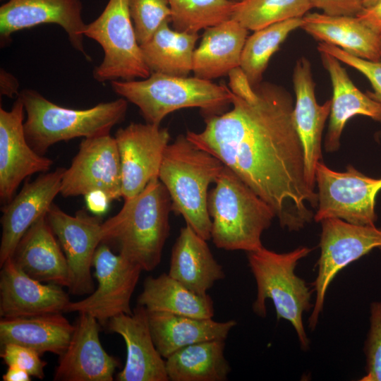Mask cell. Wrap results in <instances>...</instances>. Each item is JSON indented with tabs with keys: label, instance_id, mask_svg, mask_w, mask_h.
Wrapping results in <instances>:
<instances>
[{
	"label": "cell",
	"instance_id": "ffe728a7",
	"mask_svg": "<svg viewBox=\"0 0 381 381\" xmlns=\"http://www.w3.org/2000/svg\"><path fill=\"white\" fill-rule=\"evenodd\" d=\"M0 316L32 317L64 313L70 303L63 286L43 284L23 272L9 258L1 266Z\"/></svg>",
	"mask_w": 381,
	"mask_h": 381
},
{
	"label": "cell",
	"instance_id": "f35d334b",
	"mask_svg": "<svg viewBox=\"0 0 381 381\" xmlns=\"http://www.w3.org/2000/svg\"><path fill=\"white\" fill-rule=\"evenodd\" d=\"M311 4L330 16H357L364 9L362 0H311Z\"/></svg>",
	"mask_w": 381,
	"mask_h": 381
},
{
	"label": "cell",
	"instance_id": "8fae6325",
	"mask_svg": "<svg viewBox=\"0 0 381 381\" xmlns=\"http://www.w3.org/2000/svg\"><path fill=\"white\" fill-rule=\"evenodd\" d=\"M98 286L87 298L70 301L64 313H87L101 324L121 314H131V299L142 268L102 242L92 262Z\"/></svg>",
	"mask_w": 381,
	"mask_h": 381
},
{
	"label": "cell",
	"instance_id": "8d00e7d4",
	"mask_svg": "<svg viewBox=\"0 0 381 381\" xmlns=\"http://www.w3.org/2000/svg\"><path fill=\"white\" fill-rule=\"evenodd\" d=\"M319 52L329 54L344 63L361 73L370 83L373 93L368 95L381 103V60L373 61L354 56L340 48L325 42H319Z\"/></svg>",
	"mask_w": 381,
	"mask_h": 381
},
{
	"label": "cell",
	"instance_id": "d590c367",
	"mask_svg": "<svg viewBox=\"0 0 381 381\" xmlns=\"http://www.w3.org/2000/svg\"><path fill=\"white\" fill-rule=\"evenodd\" d=\"M365 374L361 381H381V301L370 306V327L364 344Z\"/></svg>",
	"mask_w": 381,
	"mask_h": 381
},
{
	"label": "cell",
	"instance_id": "52a82bcc",
	"mask_svg": "<svg viewBox=\"0 0 381 381\" xmlns=\"http://www.w3.org/2000/svg\"><path fill=\"white\" fill-rule=\"evenodd\" d=\"M113 90L137 106L147 123L160 126L170 113L197 107L216 114L231 104L234 93L224 85L195 76L151 73L142 80L111 81Z\"/></svg>",
	"mask_w": 381,
	"mask_h": 381
},
{
	"label": "cell",
	"instance_id": "e0dca14e",
	"mask_svg": "<svg viewBox=\"0 0 381 381\" xmlns=\"http://www.w3.org/2000/svg\"><path fill=\"white\" fill-rule=\"evenodd\" d=\"M65 168L44 172L24 184L20 192L4 205L1 217L0 266L11 258L23 236L53 204L60 193Z\"/></svg>",
	"mask_w": 381,
	"mask_h": 381
},
{
	"label": "cell",
	"instance_id": "f6af8a7d",
	"mask_svg": "<svg viewBox=\"0 0 381 381\" xmlns=\"http://www.w3.org/2000/svg\"><path fill=\"white\" fill-rule=\"evenodd\" d=\"M378 0H362L364 8L374 5Z\"/></svg>",
	"mask_w": 381,
	"mask_h": 381
},
{
	"label": "cell",
	"instance_id": "bcb514c9",
	"mask_svg": "<svg viewBox=\"0 0 381 381\" xmlns=\"http://www.w3.org/2000/svg\"><path fill=\"white\" fill-rule=\"evenodd\" d=\"M231 1H234V2H239V1H243V0H231Z\"/></svg>",
	"mask_w": 381,
	"mask_h": 381
},
{
	"label": "cell",
	"instance_id": "8992f818",
	"mask_svg": "<svg viewBox=\"0 0 381 381\" xmlns=\"http://www.w3.org/2000/svg\"><path fill=\"white\" fill-rule=\"evenodd\" d=\"M310 251V248L301 246L288 253H278L263 246L247 253L248 265L257 286L253 312L265 317V303L270 299L277 320L284 319L291 324L303 351L309 349L310 340L304 328L303 314L313 306L310 303L311 291L306 282L295 274V268Z\"/></svg>",
	"mask_w": 381,
	"mask_h": 381
},
{
	"label": "cell",
	"instance_id": "d6a6232c",
	"mask_svg": "<svg viewBox=\"0 0 381 381\" xmlns=\"http://www.w3.org/2000/svg\"><path fill=\"white\" fill-rule=\"evenodd\" d=\"M313 8L311 0H243L236 2L231 19L248 30L303 18Z\"/></svg>",
	"mask_w": 381,
	"mask_h": 381
},
{
	"label": "cell",
	"instance_id": "83f0119b",
	"mask_svg": "<svg viewBox=\"0 0 381 381\" xmlns=\"http://www.w3.org/2000/svg\"><path fill=\"white\" fill-rule=\"evenodd\" d=\"M75 325L62 315L51 313L32 317L1 318L0 343L16 344L31 349L41 356L45 353L61 356L67 349Z\"/></svg>",
	"mask_w": 381,
	"mask_h": 381
},
{
	"label": "cell",
	"instance_id": "e575fe53",
	"mask_svg": "<svg viewBox=\"0 0 381 381\" xmlns=\"http://www.w3.org/2000/svg\"><path fill=\"white\" fill-rule=\"evenodd\" d=\"M128 6L140 45L147 42L165 21L170 20L167 0H128Z\"/></svg>",
	"mask_w": 381,
	"mask_h": 381
},
{
	"label": "cell",
	"instance_id": "1f68e13d",
	"mask_svg": "<svg viewBox=\"0 0 381 381\" xmlns=\"http://www.w3.org/2000/svg\"><path fill=\"white\" fill-rule=\"evenodd\" d=\"M302 23V18L289 19L253 31L248 37L240 66L253 87L260 83L272 56L292 31L301 28Z\"/></svg>",
	"mask_w": 381,
	"mask_h": 381
},
{
	"label": "cell",
	"instance_id": "b9f144b4",
	"mask_svg": "<svg viewBox=\"0 0 381 381\" xmlns=\"http://www.w3.org/2000/svg\"><path fill=\"white\" fill-rule=\"evenodd\" d=\"M84 197L87 209L97 215L104 214L111 201L107 195L101 191L90 192Z\"/></svg>",
	"mask_w": 381,
	"mask_h": 381
},
{
	"label": "cell",
	"instance_id": "603a6c76",
	"mask_svg": "<svg viewBox=\"0 0 381 381\" xmlns=\"http://www.w3.org/2000/svg\"><path fill=\"white\" fill-rule=\"evenodd\" d=\"M323 66L329 73L332 98L325 149L327 152L339 150L340 138L349 119L363 115L381 123V103L362 92L350 79L340 61L332 55L320 52Z\"/></svg>",
	"mask_w": 381,
	"mask_h": 381
},
{
	"label": "cell",
	"instance_id": "74e56055",
	"mask_svg": "<svg viewBox=\"0 0 381 381\" xmlns=\"http://www.w3.org/2000/svg\"><path fill=\"white\" fill-rule=\"evenodd\" d=\"M1 346L0 356L7 366L21 368L32 377L40 380L44 377V368L47 363L35 351L11 343Z\"/></svg>",
	"mask_w": 381,
	"mask_h": 381
},
{
	"label": "cell",
	"instance_id": "f1b7e54d",
	"mask_svg": "<svg viewBox=\"0 0 381 381\" xmlns=\"http://www.w3.org/2000/svg\"><path fill=\"white\" fill-rule=\"evenodd\" d=\"M138 305L147 311L197 318H212L214 313V303L208 294H195L165 273L145 279Z\"/></svg>",
	"mask_w": 381,
	"mask_h": 381
},
{
	"label": "cell",
	"instance_id": "7a4b0ae2",
	"mask_svg": "<svg viewBox=\"0 0 381 381\" xmlns=\"http://www.w3.org/2000/svg\"><path fill=\"white\" fill-rule=\"evenodd\" d=\"M170 195L159 178L152 179L121 210L102 224V242L111 241L119 253L152 271L159 264L169 235Z\"/></svg>",
	"mask_w": 381,
	"mask_h": 381
},
{
	"label": "cell",
	"instance_id": "4316f807",
	"mask_svg": "<svg viewBox=\"0 0 381 381\" xmlns=\"http://www.w3.org/2000/svg\"><path fill=\"white\" fill-rule=\"evenodd\" d=\"M151 334L157 349L166 359L178 350L201 341L225 340L236 322H219L165 312L147 311Z\"/></svg>",
	"mask_w": 381,
	"mask_h": 381
},
{
	"label": "cell",
	"instance_id": "30bf717a",
	"mask_svg": "<svg viewBox=\"0 0 381 381\" xmlns=\"http://www.w3.org/2000/svg\"><path fill=\"white\" fill-rule=\"evenodd\" d=\"M320 223V255L313 283L315 302L308 318L312 330L317 326L327 291L337 274L372 250H381V229L375 226L356 225L337 218L325 219Z\"/></svg>",
	"mask_w": 381,
	"mask_h": 381
},
{
	"label": "cell",
	"instance_id": "ac0fdd59",
	"mask_svg": "<svg viewBox=\"0 0 381 381\" xmlns=\"http://www.w3.org/2000/svg\"><path fill=\"white\" fill-rule=\"evenodd\" d=\"M292 80L296 96L294 123L303 147L306 179L314 190L315 167L322 159V136L332 102L318 103L311 64L307 58L302 56L296 61Z\"/></svg>",
	"mask_w": 381,
	"mask_h": 381
},
{
	"label": "cell",
	"instance_id": "3957f363",
	"mask_svg": "<svg viewBox=\"0 0 381 381\" xmlns=\"http://www.w3.org/2000/svg\"><path fill=\"white\" fill-rule=\"evenodd\" d=\"M224 167L217 158L180 135L167 145L159 169V179L170 195L172 211L207 241L211 238L212 227L208 187Z\"/></svg>",
	"mask_w": 381,
	"mask_h": 381
},
{
	"label": "cell",
	"instance_id": "ab89813d",
	"mask_svg": "<svg viewBox=\"0 0 381 381\" xmlns=\"http://www.w3.org/2000/svg\"><path fill=\"white\" fill-rule=\"evenodd\" d=\"M228 76L229 89L235 95L248 102H253L257 99L255 88L241 66L231 70Z\"/></svg>",
	"mask_w": 381,
	"mask_h": 381
},
{
	"label": "cell",
	"instance_id": "ba28073f",
	"mask_svg": "<svg viewBox=\"0 0 381 381\" xmlns=\"http://www.w3.org/2000/svg\"><path fill=\"white\" fill-rule=\"evenodd\" d=\"M84 34L99 44L104 52L102 63L93 71V78L99 83L150 75L136 37L128 0H109L101 14L87 24Z\"/></svg>",
	"mask_w": 381,
	"mask_h": 381
},
{
	"label": "cell",
	"instance_id": "7402d4cb",
	"mask_svg": "<svg viewBox=\"0 0 381 381\" xmlns=\"http://www.w3.org/2000/svg\"><path fill=\"white\" fill-rule=\"evenodd\" d=\"M56 237L43 214L23 236L11 258L30 277L68 288V262Z\"/></svg>",
	"mask_w": 381,
	"mask_h": 381
},
{
	"label": "cell",
	"instance_id": "5b68a950",
	"mask_svg": "<svg viewBox=\"0 0 381 381\" xmlns=\"http://www.w3.org/2000/svg\"><path fill=\"white\" fill-rule=\"evenodd\" d=\"M18 97L27 115L26 140L41 155L58 142L109 134L123 121L128 109L127 100L123 97L86 109H73L53 103L34 90H23Z\"/></svg>",
	"mask_w": 381,
	"mask_h": 381
},
{
	"label": "cell",
	"instance_id": "f546056e",
	"mask_svg": "<svg viewBox=\"0 0 381 381\" xmlns=\"http://www.w3.org/2000/svg\"><path fill=\"white\" fill-rule=\"evenodd\" d=\"M224 340L214 339L185 346L166 358L171 381H225L231 372L224 355Z\"/></svg>",
	"mask_w": 381,
	"mask_h": 381
},
{
	"label": "cell",
	"instance_id": "7c38bea8",
	"mask_svg": "<svg viewBox=\"0 0 381 381\" xmlns=\"http://www.w3.org/2000/svg\"><path fill=\"white\" fill-rule=\"evenodd\" d=\"M121 166L117 144L110 134L84 138L66 169L60 194L64 197L101 191L111 200L122 197Z\"/></svg>",
	"mask_w": 381,
	"mask_h": 381
},
{
	"label": "cell",
	"instance_id": "4dcf8cb0",
	"mask_svg": "<svg viewBox=\"0 0 381 381\" xmlns=\"http://www.w3.org/2000/svg\"><path fill=\"white\" fill-rule=\"evenodd\" d=\"M165 21L145 43L140 45L151 73L187 77L192 72L198 33L171 29Z\"/></svg>",
	"mask_w": 381,
	"mask_h": 381
},
{
	"label": "cell",
	"instance_id": "9c48e42d",
	"mask_svg": "<svg viewBox=\"0 0 381 381\" xmlns=\"http://www.w3.org/2000/svg\"><path fill=\"white\" fill-rule=\"evenodd\" d=\"M318 204L317 222L337 218L362 226H375V198L381 190V178L364 175L351 165L344 172L336 171L322 161L315 167Z\"/></svg>",
	"mask_w": 381,
	"mask_h": 381
},
{
	"label": "cell",
	"instance_id": "7bdbcfd3",
	"mask_svg": "<svg viewBox=\"0 0 381 381\" xmlns=\"http://www.w3.org/2000/svg\"><path fill=\"white\" fill-rule=\"evenodd\" d=\"M0 87L1 95L13 97L15 95L17 96L19 95L18 80L4 68H1L0 71Z\"/></svg>",
	"mask_w": 381,
	"mask_h": 381
},
{
	"label": "cell",
	"instance_id": "836d02e7",
	"mask_svg": "<svg viewBox=\"0 0 381 381\" xmlns=\"http://www.w3.org/2000/svg\"><path fill=\"white\" fill-rule=\"evenodd\" d=\"M174 29L198 33L231 18L236 2L231 0H167Z\"/></svg>",
	"mask_w": 381,
	"mask_h": 381
},
{
	"label": "cell",
	"instance_id": "6da1fadb",
	"mask_svg": "<svg viewBox=\"0 0 381 381\" xmlns=\"http://www.w3.org/2000/svg\"><path fill=\"white\" fill-rule=\"evenodd\" d=\"M257 99L234 94L232 108L205 119L200 132L186 138L231 169L274 210L280 226L298 231L314 218L318 197L305 176L302 144L294 119V102L284 87H254Z\"/></svg>",
	"mask_w": 381,
	"mask_h": 381
},
{
	"label": "cell",
	"instance_id": "d6986e66",
	"mask_svg": "<svg viewBox=\"0 0 381 381\" xmlns=\"http://www.w3.org/2000/svg\"><path fill=\"white\" fill-rule=\"evenodd\" d=\"M99 322L80 313L69 344L59 356L55 381H112L119 361L103 349Z\"/></svg>",
	"mask_w": 381,
	"mask_h": 381
},
{
	"label": "cell",
	"instance_id": "9a60e30c",
	"mask_svg": "<svg viewBox=\"0 0 381 381\" xmlns=\"http://www.w3.org/2000/svg\"><path fill=\"white\" fill-rule=\"evenodd\" d=\"M25 108L18 96L11 110L0 108V199L6 205L20 183L36 173H44L53 161L36 152L24 131Z\"/></svg>",
	"mask_w": 381,
	"mask_h": 381
},
{
	"label": "cell",
	"instance_id": "2e32d148",
	"mask_svg": "<svg viewBox=\"0 0 381 381\" xmlns=\"http://www.w3.org/2000/svg\"><path fill=\"white\" fill-rule=\"evenodd\" d=\"M44 23L61 26L73 47L90 61L83 43L87 24L81 0H8L0 7L1 42L17 31Z\"/></svg>",
	"mask_w": 381,
	"mask_h": 381
},
{
	"label": "cell",
	"instance_id": "44dd1931",
	"mask_svg": "<svg viewBox=\"0 0 381 381\" xmlns=\"http://www.w3.org/2000/svg\"><path fill=\"white\" fill-rule=\"evenodd\" d=\"M108 329L122 337L126 346L119 381H169L166 361L155 344L146 308L138 305L131 314H121L107 322Z\"/></svg>",
	"mask_w": 381,
	"mask_h": 381
},
{
	"label": "cell",
	"instance_id": "ee69618b",
	"mask_svg": "<svg viewBox=\"0 0 381 381\" xmlns=\"http://www.w3.org/2000/svg\"><path fill=\"white\" fill-rule=\"evenodd\" d=\"M31 375L25 370L16 366H8L3 375L4 381H30Z\"/></svg>",
	"mask_w": 381,
	"mask_h": 381
},
{
	"label": "cell",
	"instance_id": "60d3db41",
	"mask_svg": "<svg viewBox=\"0 0 381 381\" xmlns=\"http://www.w3.org/2000/svg\"><path fill=\"white\" fill-rule=\"evenodd\" d=\"M357 17L370 29L381 35V0L364 8Z\"/></svg>",
	"mask_w": 381,
	"mask_h": 381
},
{
	"label": "cell",
	"instance_id": "484cf974",
	"mask_svg": "<svg viewBox=\"0 0 381 381\" xmlns=\"http://www.w3.org/2000/svg\"><path fill=\"white\" fill-rule=\"evenodd\" d=\"M248 34V30L231 18L206 28L193 53L194 76L212 80L240 66Z\"/></svg>",
	"mask_w": 381,
	"mask_h": 381
},
{
	"label": "cell",
	"instance_id": "277c9868",
	"mask_svg": "<svg viewBox=\"0 0 381 381\" xmlns=\"http://www.w3.org/2000/svg\"><path fill=\"white\" fill-rule=\"evenodd\" d=\"M214 183L207 198L214 245L247 253L262 248L261 236L276 217L274 210L226 166Z\"/></svg>",
	"mask_w": 381,
	"mask_h": 381
},
{
	"label": "cell",
	"instance_id": "cb8c5ba5",
	"mask_svg": "<svg viewBox=\"0 0 381 381\" xmlns=\"http://www.w3.org/2000/svg\"><path fill=\"white\" fill-rule=\"evenodd\" d=\"M302 19L301 28L320 42L334 45L363 59L381 60V35L357 16L308 13Z\"/></svg>",
	"mask_w": 381,
	"mask_h": 381
},
{
	"label": "cell",
	"instance_id": "d4e9b609",
	"mask_svg": "<svg viewBox=\"0 0 381 381\" xmlns=\"http://www.w3.org/2000/svg\"><path fill=\"white\" fill-rule=\"evenodd\" d=\"M168 274L200 295L207 294L217 281L225 277L207 240L188 225L181 229L172 248Z\"/></svg>",
	"mask_w": 381,
	"mask_h": 381
},
{
	"label": "cell",
	"instance_id": "4fadbf2b",
	"mask_svg": "<svg viewBox=\"0 0 381 381\" xmlns=\"http://www.w3.org/2000/svg\"><path fill=\"white\" fill-rule=\"evenodd\" d=\"M47 219L65 254L69 269V293L91 294L95 285L91 274L95 251L102 242V222L85 210L70 215L54 203L47 212Z\"/></svg>",
	"mask_w": 381,
	"mask_h": 381
},
{
	"label": "cell",
	"instance_id": "5bb4252c",
	"mask_svg": "<svg viewBox=\"0 0 381 381\" xmlns=\"http://www.w3.org/2000/svg\"><path fill=\"white\" fill-rule=\"evenodd\" d=\"M121 160L122 198L140 193L159 173L170 134L166 128L149 123H131L114 137Z\"/></svg>",
	"mask_w": 381,
	"mask_h": 381
}]
</instances>
